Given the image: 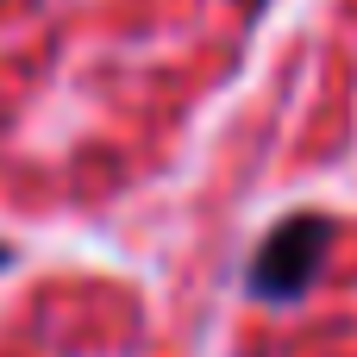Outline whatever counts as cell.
Wrapping results in <instances>:
<instances>
[{
  "instance_id": "1",
  "label": "cell",
  "mask_w": 357,
  "mask_h": 357,
  "mask_svg": "<svg viewBox=\"0 0 357 357\" xmlns=\"http://www.w3.org/2000/svg\"><path fill=\"white\" fill-rule=\"evenodd\" d=\"M326 245H333V220L326 213H289L257 251H251V270H245V289L251 301H270V307H295L320 264H326Z\"/></svg>"
},
{
  "instance_id": "2",
  "label": "cell",
  "mask_w": 357,
  "mask_h": 357,
  "mask_svg": "<svg viewBox=\"0 0 357 357\" xmlns=\"http://www.w3.org/2000/svg\"><path fill=\"white\" fill-rule=\"evenodd\" d=\"M6 264H13V251H0V270H6Z\"/></svg>"
},
{
  "instance_id": "3",
  "label": "cell",
  "mask_w": 357,
  "mask_h": 357,
  "mask_svg": "<svg viewBox=\"0 0 357 357\" xmlns=\"http://www.w3.org/2000/svg\"><path fill=\"white\" fill-rule=\"evenodd\" d=\"M245 6H264V0H245Z\"/></svg>"
}]
</instances>
